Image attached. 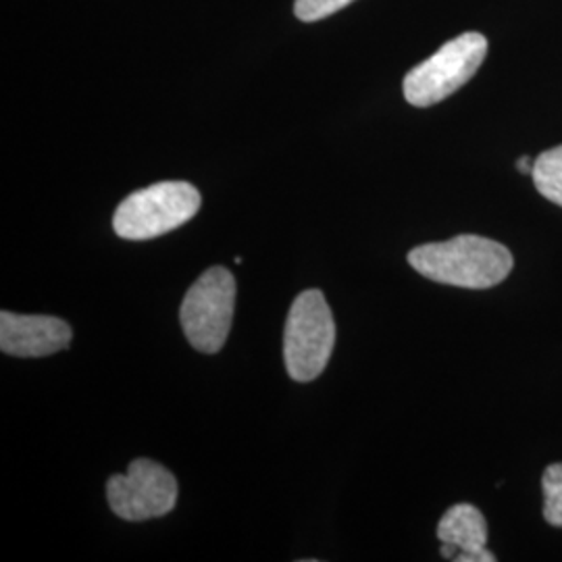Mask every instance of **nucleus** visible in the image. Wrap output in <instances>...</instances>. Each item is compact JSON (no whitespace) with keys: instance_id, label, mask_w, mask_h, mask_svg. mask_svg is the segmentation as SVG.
Wrapping results in <instances>:
<instances>
[{"instance_id":"f257e3e1","label":"nucleus","mask_w":562,"mask_h":562,"mask_svg":"<svg viewBox=\"0 0 562 562\" xmlns=\"http://www.w3.org/2000/svg\"><path fill=\"white\" fill-rule=\"evenodd\" d=\"M408 262L427 280L467 290L494 288L515 267V259L504 244L482 236L423 244L408 252Z\"/></svg>"},{"instance_id":"f03ea898","label":"nucleus","mask_w":562,"mask_h":562,"mask_svg":"<svg viewBox=\"0 0 562 562\" xmlns=\"http://www.w3.org/2000/svg\"><path fill=\"white\" fill-rule=\"evenodd\" d=\"M201 209V194L188 181H161L130 194L113 215L123 240H153L190 222Z\"/></svg>"},{"instance_id":"7ed1b4c3","label":"nucleus","mask_w":562,"mask_h":562,"mask_svg":"<svg viewBox=\"0 0 562 562\" xmlns=\"http://www.w3.org/2000/svg\"><path fill=\"white\" fill-rule=\"evenodd\" d=\"M336 344V323L319 290H306L292 302L285 334L283 361L294 382H313L331 359Z\"/></svg>"},{"instance_id":"20e7f679","label":"nucleus","mask_w":562,"mask_h":562,"mask_svg":"<svg viewBox=\"0 0 562 562\" xmlns=\"http://www.w3.org/2000/svg\"><path fill=\"white\" fill-rule=\"evenodd\" d=\"M487 55V38L480 32H467L419 63L404 78V99L413 106H434L446 101L471 80Z\"/></svg>"},{"instance_id":"39448f33","label":"nucleus","mask_w":562,"mask_h":562,"mask_svg":"<svg viewBox=\"0 0 562 562\" xmlns=\"http://www.w3.org/2000/svg\"><path fill=\"white\" fill-rule=\"evenodd\" d=\"M236 304V280L229 269L213 267L192 283L181 302L180 322L199 352L217 355L229 336Z\"/></svg>"},{"instance_id":"423d86ee","label":"nucleus","mask_w":562,"mask_h":562,"mask_svg":"<svg viewBox=\"0 0 562 562\" xmlns=\"http://www.w3.org/2000/svg\"><path fill=\"white\" fill-rule=\"evenodd\" d=\"M111 510L125 521H148L165 517L178 503V482L162 464L136 459L125 475L106 482Z\"/></svg>"},{"instance_id":"0eeeda50","label":"nucleus","mask_w":562,"mask_h":562,"mask_svg":"<svg viewBox=\"0 0 562 562\" xmlns=\"http://www.w3.org/2000/svg\"><path fill=\"white\" fill-rule=\"evenodd\" d=\"M74 331L59 317L0 313V348L4 355L21 359H41L65 350Z\"/></svg>"},{"instance_id":"6e6552de","label":"nucleus","mask_w":562,"mask_h":562,"mask_svg":"<svg viewBox=\"0 0 562 562\" xmlns=\"http://www.w3.org/2000/svg\"><path fill=\"white\" fill-rule=\"evenodd\" d=\"M443 559L457 562H494L487 550V522L473 504H454L443 513L438 525Z\"/></svg>"},{"instance_id":"1a4fd4ad","label":"nucleus","mask_w":562,"mask_h":562,"mask_svg":"<svg viewBox=\"0 0 562 562\" xmlns=\"http://www.w3.org/2000/svg\"><path fill=\"white\" fill-rule=\"evenodd\" d=\"M531 178L543 199L562 206V146L550 148L536 159Z\"/></svg>"},{"instance_id":"9d476101","label":"nucleus","mask_w":562,"mask_h":562,"mask_svg":"<svg viewBox=\"0 0 562 562\" xmlns=\"http://www.w3.org/2000/svg\"><path fill=\"white\" fill-rule=\"evenodd\" d=\"M543 519L552 527H562V462L543 471Z\"/></svg>"},{"instance_id":"9b49d317","label":"nucleus","mask_w":562,"mask_h":562,"mask_svg":"<svg viewBox=\"0 0 562 562\" xmlns=\"http://www.w3.org/2000/svg\"><path fill=\"white\" fill-rule=\"evenodd\" d=\"M350 2H355V0H296L294 13L299 20L313 23V21L325 20V18L338 13Z\"/></svg>"},{"instance_id":"f8f14e48","label":"nucleus","mask_w":562,"mask_h":562,"mask_svg":"<svg viewBox=\"0 0 562 562\" xmlns=\"http://www.w3.org/2000/svg\"><path fill=\"white\" fill-rule=\"evenodd\" d=\"M533 162L529 157H521L519 161H517V169H519V173L522 176H531L533 173Z\"/></svg>"}]
</instances>
